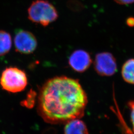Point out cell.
I'll list each match as a JSON object with an SVG mask.
<instances>
[{
    "instance_id": "1",
    "label": "cell",
    "mask_w": 134,
    "mask_h": 134,
    "mask_svg": "<svg viewBox=\"0 0 134 134\" xmlns=\"http://www.w3.org/2000/svg\"><path fill=\"white\" fill-rule=\"evenodd\" d=\"M87 103L86 93L78 80L56 77L48 80L41 87L37 110L48 123L66 124L82 117Z\"/></svg>"
},
{
    "instance_id": "2",
    "label": "cell",
    "mask_w": 134,
    "mask_h": 134,
    "mask_svg": "<svg viewBox=\"0 0 134 134\" xmlns=\"http://www.w3.org/2000/svg\"><path fill=\"white\" fill-rule=\"evenodd\" d=\"M58 18L57 10L50 2L45 0L34 1L28 9V18L32 22L46 26Z\"/></svg>"
},
{
    "instance_id": "3",
    "label": "cell",
    "mask_w": 134,
    "mask_h": 134,
    "mask_svg": "<svg viewBox=\"0 0 134 134\" xmlns=\"http://www.w3.org/2000/svg\"><path fill=\"white\" fill-rule=\"evenodd\" d=\"M27 82L26 73L16 67L5 69L0 78V84L3 89L12 93L24 91L27 85Z\"/></svg>"
},
{
    "instance_id": "4",
    "label": "cell",
    "mask_w": 134,
    "mask_h": 134,
    "mask_svg": "<svg viewBox=\"0 0 134 134\" xmlns=\"http://www.w3.org/2000/svg\"><path fill=\"white\" fill-rule=\"evenodd\" d=\"M14 42L16 51L21 54L33 53L37 47V41L33 34L23 29L16 31Z\"/></svg>"
},
{
    "instance_id": "5",
    "label": "cell",
    "mask_w": 134,
    "mask_h": 134,
    "mask_svg": "<svg viewBox=\"0 0 134 134\" xmlns=\"http://www.w3.org/2000/svg\"><path fill=\"white\" fill-rule=\"evenodd\" d=\"M94 67L96 72L101 76H111L117 71L116 59L109 52L98 53L95 58Z\"/></svg>"
},
{
    "instance_id": "6",
    "label": "cell",
    "mask_w": 134,
    "mask_h": 134,
    "mask_svg": "<svg viewBox=\"0 0 134 134\" xmlns=\"http://www.w3.org/2000/svg\"><path fill=\"white\" fill-rule=\"evenodd\" d=\"M92 59L87 51L79 49L74 51L69 58V64L72 69L78 72L86 71L91 65Z\"/></svg>"
},
{
    "instance_id": "7",
    "label": "cell",
    "mask_w": 134,
    "mask_h": 134,
    "mask_svg": "<svg viewBox=\"0 0 134 134\" xmlns=\"http://www.w3.org/2000/svg\"><path fill=\"white\" fill-rule=\"evenodd\" d=\"M65 124L64 134H89L86 125L80 119L71 120Z\"/></svg>"
},
{
    "instance_id": "8",
    "label": "cell",
    "mask_w": 134,
    "mask_h": 134,
    "mask_svg": "<svg viewBox=\"0 0 134 134\" xmlns=\"http://www.w3.org/2000/svg\"><path fill=\"white\" fill-rule=\"evenodd\" d=\"M121 74L125 81L130 84H134V59H130L125 63Z\"/></svg>"
},
{
    "instance_id": "9",
    "label": "cell",
    "mask_w": 134,
    "mask_h": 134,
    "mask_svg": "<svg viewBox=\"0 0 134 134\" xmlns=\"http://www.w3.org/2000/svg\"><path fill=\"white\" fill-rule=\"evenodd\" d=\"M12 39L10 34L0 30V56L7 54L11 49Z\"/></svg>"
},
{
    "instance_id": "10",
    "label": "cell",
    "mask_w": 134,
    "mask_h": 134,
    "mask_svg": "<svg viewBox=\"0 0 134 134\" xmlns=\"http://www.w3.org/2000/svg\"><path fill=\"white\" fill-rule=\"evenodd\" d=\"M128 106L131 111V121L133 125V133L131 132V134H134V100L130 101L128 103Z\"/></svg>"
},
{
    "instance_id": "11",
    "label": "cell",
    "mask_w": 134,
    "mask_h": 134,
    "mask_svg": "<svg viewBox=\"0 0 134 134\" xmlns=\"http://www.w3.org/2000/svg\"><path fill=\"white\" fill-rule=\"evenodd\" d=\"M115 2L120 5H127L134 3V0H114Z\"/></svg>"
},
{
    "instance_id": "12",
    "label": "cell",
    "mask_w": 134,
    "mask_h": 134,
    "mask_svg": "<svg viewBox=\"0 0 134 134\" xmlns=\"http://www.w3.org/2000/svg\"><path fill=\"white\" fill-rule=\"evenodd\" d=\"M127 24L131 27L134 26V18L131 17L127 19Z\"/></svg>"
}]
</instances>
